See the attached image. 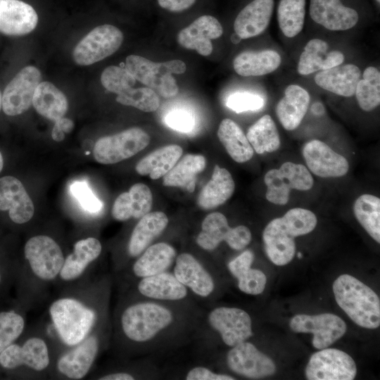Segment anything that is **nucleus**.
Segmentation results:
<instances>
[{
	"instance_id": "0eeeda50",
	"label": "nucleus",
	"mask_w": 380,
	"mask_h": 380,
	"mask_svg": "<svg viewBox=\"0 0 380 380\" xmlns=\"http://www.w3.org/2000/svg\"><path fill=\"white\" fill-rule=\"evenodd\" d=\"M122 41V32L114 25L97 26L75 46L73 60L79 65H90L113 54Z\"/></svg>"
},
{
	"instance_id": "f3484780",
	"label": "nucleus",
	"mask_w": 380,
	"mask_h": 380,
	"mask_svg": "<svg viewBox=\"0 0 380 380\" xmlns=\"http://www.w3.org/2000/svg\"><path fill=\"white\" fill-rule=\"evenodd\" d=\"M23 365L36 371H42L49 366L48 348L42 338H30L22 346L12 343L0 353L2 367L13 369Z\"/></svg>"
},
{
	"instance_id": "393cba45",
	"label": "nucleus",
	"mask_w": 380,
	"mask_h": 380,
	"mask_svg": "<svg viewBox=\"0 0 380 380\" xmlns=\"http://www.w3.org/2000/svg\"><path fill=\"white\" fill-rule=\"evenodd\" d=\"M152 203L153 196L148 186L137 183L128 192L117 197L113 205L112 215L118 221H126L132 217L140 219L151 211Z\"/></svg>"
},
{
	"instance_id": "4c0bfd02",
	"label": "nucleus",
	"mask_w": 380,
	"mask_h": 380,
	"mask_svg": "<svg viewBox=\"0 0 380 380\" xmlns=\"http://www.w3.org/2000/svg\"><path fill=\"white\" fill-rule=\"evenodd\" d=\"M217 134L226 151L235 162L243 163L250 160L253 156L254 151L246 135L232 120H222Z\"/></svg>"
},
{
	"instance_id": "603ef678",
	"label": "nucleus",
	"mask_w": 380,
	"mask_h": 380,
	"mask_svg": "<svg viewBox=\"0 0 380 380\" xmlns=\"http://www.w3.org/2000/svg\"><path fill=\"white\" fill-rule=\"evenodd\" d=\"M186 380H234L235 378L213 372L207 367L198 366L190 369L185 376Z\"/></svg>"
},
{
	"instance_id": "9b49d317",
	"label": "nucleus",
	"mask_w": 380,
	"mask_h": 380,
	"mask_svg": "<svg viewBox=\"0 0 380 380\" xmlns=\"http://www.w3.org/2000/svg\"><path fill=\"white\" fill-rule=\"evenodd\" d=\"M41 80V72L36 67L27 65L21 69L4 90L1 106L4 113L15 116L27 111L32 105L33 95Z\"/></svg>"
},
{
	"instance_id": "7c9ffc66",
	"label": "nucleus",
	"mask_w": 380,
	"mask_h": 380,
	"mask_svg": "<svg viewBox=\"0 0 380 380\" xmlns=\"http://www.w3.org/2000/svg\"><path fill=\"white\" fill-rule=\"evenodd\" d=\"M235 183L231 173L215 165L210 179L200 191L197 203L203 210H211L224 204L233 195Z\"/></svg>"
},
{
	"instance_id": "5fc2aeb1",
	"label": "nucleus",
	"mask_w": 380,
	"mask_h": 380,
	"mask_svg": "<svg viewBox=\"0 0 380 380\" xmlns=\"http://www.w3.org/2000/svg\"><path fill=\"white\" fill-rule=\"evenodd\" d=\"M196 0H158L160 7L171 12H181L190 8Z\"/></svg>"
},
{
	"instance_id": "79ce46f5",
	"label": "nucleus",
	"mask_w": 380,
	"mask_h": 380,
	"mask_svg": "<svg viewBox=\"0 0 380 380\" xmlns=\"http://www.w3.org/2000/svg\"><path fill=\"white\" fill-rule=\"evenodd\" d=\"M356 85L355 94L361 109L371 111L380 103V72L373 66L367 67Z\"/></svg>"
},
{
	"instance_id": "3c124183",
	"label": "nucleus",
	"mask_w": 380,
	"mask_h": 380,
	"mask_svg": "<svg viewBox=\"0 0 380 380\" xmlns=\"http://www.w3.org/2000/svg\"><path fill=\"white\" fill-rule=\"evenodd\" d=\"M165 121L169 127L182 132L191 131L195 125L194 115L189 111L182 109L170 111L166 115Z\"/></svg>"
},
{
	"instance_id": "6ab92c4d",
	"label": "nucleus",
	"mask_w": 380,
	"mask_h": 380,
	"mask_svg": "<svg viewBox=\"0 0 380 380\" xmlns=\"http://www.w3.org/2000/svg\"><path fill=\"white\" fill-rule=\"evenodd\" d=\"M173 274L186 289L201 298H208L215 289L213 277L191 254L182 253L176 256Z\"/></svg>"
},
{
	"instance_id": "c9c22d12",
	"label": "nucleus",
	"mask_w": 380,
	"mask_h": 380,
	"mask_svg": "<svg viewBox=\"0 0 380 380\" xmlns=\"http://www.w3.org/2000/svg\"><path fill=\"white\" fill-rule=\"evenodd\" d=\"M206 160L203 155H185L163 176L165 186L180 187L189 192L195 189L196 176L205 167Z\"/></svg>"
},
{
	"instance_id": "a878e982",
	"label": "nucleus",
	"mask_w": 380,
	"mask_h": 380,
	"mask_svg": "<svg viewBox=\"0 0 380 380\" xmlns=\"http://www.w3.org/2000/svg\"><path fill=\"white\" fill-rule=\"evenodd\" d=\"M328 44L320 39L310 40L300 56L297 70L300 75H308L324 70L343 63V53L337 50H329Z\"/></svg>"
},
{
	"instance_id": "c03bdc74",
	"label": "nucleus",
	"mask_w": 380,
	"mask_h": 380,
	"mask_svg": "<svg viewBox=\"0 0 380 380\" xmlns=\"http://www.w3.org/2000/svg\"><path fill=\"white\" fill-rule=\"evenodd\" d=\"M280 218L294 238L310 233L317 223L314 213L303 208H291Z\"/></svg>"
},
{
	"instance_id": "37998d69",
	"label": "nucleus",
	"mask_w": 380,
	"mask_h": 380,
	"mask_svg": "<svg viewBox=\"0 0 380 380\" xmlns=\"http://www.w3.org/2000/svg\"><path fill=\"white\" fill-rule=\"evenodd\" d=\"M116 101L122 105L132 106L144 112L156 111L160 106L157 93L149 87H132L118 94Z\"/></svg>"
},
{
	"instance_id": "c85d7f7f",
	"label": "nucleus",
	"mask_w": 380,
	"mask_h": 380,
	"mask_svg": "<svg viewBox=\"0 0 380 380\" xmlns=\"http://www.w3.org/2000/svg\"><path fill=\"white\" fill-rule=\"evenodd\" d=\"M137 289L144 296L157 300H180L188 294L186 287L173 274L166 271L141 278Z\"/></svg>"
},
{
	"instance_id": "864d4df0",
	"label": "nucleus",
	"mask_w": 380,
	"mask_h": 380,
	"mask_svg": "<svg viewBox=\"0 0 380 380\" xmlns=\"http://www.w3.org/2000/svg\"><path fill=\"white\" fill-rule=\"evenodd\" d=\"M254 260V253L250 250H246L229 261L228 269L230 273L236 278L243 270L251 267Z\"/></svg>"
},
{
	"instance_id": "a18cd8bd",
	"label": "nucleus",
	"mask_w": 380,
	"mask_h": 380,
	"mask_svg": "<svg viewBox=\"0 0 380 380\" xmlns=\"http://www.w3.org/2000/svg\"><path fill=\"white\" fill-rule=\"evenodd\" d=\"M101 82L108 91L120 94L132 88L136 80L125 68L110 65L102 72Z\"/></svg>"
},
{
	"instance_id": "72a5a7b5",
	"label": "nucleus",
	"mask_w": 380,
	"mask_h": 380,
	"mask_svg": "<svg viewBox=\"0 0 380 380\" xmlns=\"http://www.w3.org/2000/svg\"><path fill=\"white\" fill-rule=\"evenodd\" d=\"M102 246L96 238L89 237L75 243L73 252L64 260L60 271L61 277L71 281L79 277L88 265L101 254Z\"/></svg>"
},
{
	"instance_id": "bf43d9fd",
	"label": "nucleus",
	"mask_w": 380,
	"mask_h": 380,
	"mask_svg": "<svg viewBox=\"0 0 380 380\" xmlns=\"http://www.w3.org/2000/svg\"><path fill=\"white\" fill-rule=\"evenodd\" d=\"M51 137L53 140L61 141L63 140L65 133L60 129L57 126L54 125L52 129Z\"/></svg>"
},
{
	"instance_id": "cd10ccee",
	"label": "nucleus",
	"mask_w": 380,
	"mask_h": 380,
	"mask_svg": "<svg viewBox=\"0 0 380 380\" xmlns=\"http://www.w3.org/2000/svg\"><path fill=\"white\" fill-rule=\"evenodd\" d=\"M360 76V68L354 64L348 63L321 70L315 76L314 80L322 89L348 97L355 94Z\"/></svg>"
},
{
	"instance_id": "13d9d810",
	"label": "nucleus",
	"mask_w": 380,
	"mask_h": 380,
	"mask_svg": "<svg viewBox=\"0 0 380 380\" xmlns=\"http://www.w3.org/2000/svg\"><path fill=\"white\" fill-rule=\"evenodd\" d=\"M100 380H133L134 377L127 372H116L105 375Z\"/></svg>"
},
{
	"instance_id": "39448f33",
	"label": "nucleus",
	"mask_w": 380,
	"mask_h": 380,
	"mask_svg": "<svg viewBox=\"0 0 380 380\" xmlns=\"http://www.w3.org/2000/svg\"><path fill=\"white\" fill-rule=\"evenodd\" d=\"M252 234L244 225L231 227L221 213L208 214L203 220L196 243L203 250L213 251L224 241L232 249L241 251L251 242Z\"/></svg>"
},
{
	"instance_id": "20e7f679",
	"label": "nucleus",
	"mask_w": 380,
	"mask_h": 380,
	"mask_svg": "<svg viewBox=\"0 0 380 380\" xmlns=\"http://www.w3.org/2000/svg\"><path fill=\"white\" fill-rule=\"evenodd\" d=\"M264 182L267 186L266 199L278 205H286L292 189L308 191L314 185L313 177L308 167L293 162L284 163L279 169L266 172Z\"/></svg>"
},
{
	"instance_id": "49530a36",
	"label": "nucleus",
	"mask_w": 380,
	"mask_h": 380,
	"mask_svg": "<svg viewBox=\"0 0 380 380\" xmlns=\"http://www.w3.org/2000/svg\"><path fill=\"white\" fill-rule=\"evenodd\" d=\"M23 317L14 312H0V353L12 344L22 334Z\"/></svg>"
},
{
	"instance_id": "69168bd1",
	"label": "nucleus",
	"mask_w": 380,
	"mask_h": 380,
	"mask_svg": "<svg viewBox=\"0 0 380 380\" xmlns=\"http://www.w3.org/2000/svg\"><path fill=\"white\" fill-rule=\"evenodd\" d=\"M298 257H299L300 258H302V254H301V253H298Z\"/></svg>"
},
{
	"instance_id": "ddd939ff",
	"label": "nucleus",
	"mask_w": 380,
	"mask_h": 380,
	"mask_svg": "<svg viewBox=\"0 0 380 380\" xmlns=\"http://www.w3.org/2000/svg\"><path fill=\"white\" fill-rule=\"evenodd\" d=\"M208 321L210 326L219 333L222 341L231 348L253 336L251 318L240 308H216L209 313Z\"/></svg>"
},
{
	"instance_id": "a19ab883",
	"label": "nucleus",
	"mask_w": 380,
	"mask_h": 380,
	"mask_svg": "<svg viewBox=\"0 0 380 380\" xmlns=\"http://www.w3.org/2000/svg\"><path fill=\"white\" fill-rule=\"evenodd\" d=\"M305 0H280L277 8L279 28L287 37H293L303 30Z\"/></svg>"
},
{
	"instance_id": "338daca9",
	"label": "nucleus",
	"mask_w": 380,
	"mask_h": 380,
	"mask_svg": "<svg viewBox=\"0 0 380 380\" xmlns=\"http://www.w3.org/2000/svg\"><path fill=\"white\" fill-rule=\"evenodd\" d=\"M376 1H378L379 3L380 0H376Z\"/></svg>"
},
{
	"instance_id": "1a4fd4ad",
	"label": "nucleus",
	"mask_w": 380,
	"mask_h": 380,
	"mask_svg": "<svg viewBox=\"0 0 380 380\" xmlns=\"http://www.w3.org/2000/svg\"><path fill=\"white\" fill-rule=\"evenodd\" d=\"M289 326L296 333L312 334V346L319 350L329 347L340 339L347 329L345 322L331 313L296 315L291 319Z\"/></svg>"
},
{
	"instance_id": "473e14b6",
	"label": "nucleus",
	"mask_w": 380,
	"mask_h": 380,
	"mask_svg": "<svg viewBox=\"0 0 380 380\" xmlns=\"http://www.w3.org/2000/svg\"><path fill=\"white\" fill-rule=\"evenodd\" d=\"M281 62L280 55L274 50L245 51L234 58L233 67L241 76H261L276 70Z\"/></svg>"
},
{
	"instance_id": "6e6552de",
	"label": "nucleus",
	"mask_w": 380,
	"mask_h": 380,
	"mask_svg": "<svg viewBox=\"0 0 380 380\" xmlns=\"http://www.w3.org/2000/svg\"><path fill=\"white\" fill-rule=\"evenodd\" d=\"M357 373L353 359L336 348H323L313 353L305 367L309 380H352Z\"/></svg>"
},
{
	"instance_id": "f704fd0d",
	"label": "nucleus",
	"mask_w": 380,
	"mask_h": 380,
	"mask_svg": "<svg viewBox=\"0 0 380 380\" xmlns=\"http://www.w3.org/2000/svg\"><path fill=\"white\" fill-rule=\"evenodd\" d=\"M32 106L42 116L56 121L64 117L68 109L65 94L50 82H41L32 99Z\"/></svg>"
},
{
	"instance_id": "4be33fe9",
	"label": "nucleus",
	"mask_w": 380,
	"mask_h": 380,
	"mask_svg": "<svg viewBox=\"0 0 380 380\" xmlns=\"http://www.w3.org/2000/svg\"><path fill=\"white\" fill-rule=\"evenodd\" d=\"M294 239L280 217L272 220L262 232L265 253L270 261L278 266L287 265L293 260L296 253Z\"/></svg>"
},
{
	"instance_id": "a211bd4d",
	"label": "nucleus",
	"mask_w": 380,
	"mask_h": 380,
	"mask_svg": "<svg viewBox=\"0 0 380 380\" xmlns=\"http://www.w3.org/2000/svg\"><path fill=\"white\" fill-rule=\"evenodd\" d=\"M0 210H8L11 220L17 224L25 223L33 217V203L23 184L16 177L0 178Z\"/></svg>"
},
{
	"instance_id": "8fccbe9b",
	"label": "nucleus",
	"mask_w": 380,
	"mask_h": 380,
	"mask_svg": "<svg viewBox=\"0 0 380 380\" xmlns=\"http://www.w3.org/2000/svg\"><path fill=\"white\" fill-rule=\"evenodd\" d=\"M70 191L86 211L97 213L102 208L101 201L94 195L87 182H75L70 185Z\"/></svg>"
},
{
	"instance_id": "412c9836",
	"label": "nucleus",
	"mask_w": 380,
	"mask_h": 380,
	"mask_svg": "<svg viewBox=\"0 0 380 380\" xmlns=\"http://www.w3.org/2000/svg\"><path fill=\"white\" fill-rule=\"evenodd\" d=\"M310 15L315 23L332 31L349 30L359 20L357 12L341 0H310Z\"/></svg>"
},
{
	"instance_id": "bb28decb",
	"label": "nucleus",
	"mask_w": 380,
	"mask_h": 380,
	"mask_svg": "<svg viewBox=\"0 0 380 380\" xmlns=\"http://www.w3.org/2000/svg\"><path fill=\"white\" fill-rule=\"evenodd\" d=\"M310 101L308 92L296 84L289 85L284 96L279 100L275 108L277 116L283 126L289 131L296 129L305 117Z\"/></svg>"
},
{
	"instance_id": "774afa93",
	"label": "nucleus",
	"mask_w": 380,
	"mask_h": 380,
	"mask_svg": "<svg viewBox=\"0 0 380 380\" xmlns=\"http://www.w3.org/2000/svg\"><path fill=\"white\" fill-rule=\"evenodd\" d=\"M0 281H1V276H0Z\"/></svg>"
},
{
	"instance_id": "e433bc0d",
	"label": "nucleus",
	"mask_w": 380,
	"mask_h": 380,
	"mask_svg": "<svg viewBox=\"0 0 380 380\" xmlns=\"http://www.w3.org/2000/svg\"><path fill=\"white\" fill-rule=\"evenodd\" d=\"M183 153L176 144L160 147L141 158L136 165L137 172L152 179L163 177L177 163Z\"/></svg>"
},
{
	"instance_id": "2eb2a0df",
	"label": "nucleus",
	"mask_w": 380,
	"mask_h": 380,
	"mask_svg": "<svg viewBox=\"0 0 380 380\" xmlns=\"http://www.w3.org/2000/svg\"><path fill=\"white\" fill-rule=\"evenodd\" d=\"M303 156L309 171L319 177H340L349 170L348 160L318 139L304 145Z\"/></svg>"
},
{
	"instance_id": "f8f14e48",
	"label": "nucleus",
	"mask_w": 380,
	"mask_h": 380,
	"mask_svg": "<svg viewBox=\"0 0 380 380\" xmlns=\"http://www.w3.org/2000/svg\"><path fill=\"white\" fill-rule=\"evenodd\" d=\"M125 68L142 84L164 98L176 96L179 89L176 80L164 63H155L137 55L126 58Z\"/></svg>"
},
{
	"instance_id": "dca6fc26",
	"label": "nucleus",
	"mask_w": 380,
	"mask_h": 380,
	"mask_svg": "<svg viewBox=\"0 0 380 380\" xmlns=\"http://www.w3.org/2000/svg\"><path fill=\"white\" fill-rule=\"evenodd\" d=\"M223 29L217 18L204 15L182 29L177 37L178 44L184 49L195 50L201 56H209L213 51L212 39L222 36Z\"/></svg>"
},
{
	"instance_id": "9d476101",
	"label": "nucleus",
	"mask_w": 380,
	"mask_h": 380,
	"mask_svg": "<svg viewBox=\"0 0 380 380\" xmlns=\"http://www.w3.org/2000/svg\"><path fill=\"white\" fill-rule=\"evenodd\" d=\"M25 256L33 273L43 280H51L60 272L64 256L59 245L51 237L38 235L25 246Z\"/></svg>"
},
{
	"instance_id": "aec40b11",
	"label": "nucleus",
	"mask_w": 380,
	"mask_h": 380,
	"mask_svg": "<svg viewBox=\"0 0 380 380\" xmlns=\"http://www.w3.org/2000/svg\"><path fill=\"white\" fill-rule=\"evenodd\" d=\"M38 15L30 4L20 0H0V32L22 36L33 31Z\"/></svg>"
},
{
	"instance_id": "680f3d73",
	"label": "nucleus",
	"mask_w": 380,
	"mask_h": 380,
	"mask_svg": "<svg viewBox=\"0 0 380 380\" xmlns=\"http://www.w3.org/2000/svg\"><path fill=\"white\" fill-rule=\"evenodd\" d=\"M241 39L235 32L232 35L231 40L234 44L239 43Z\"/></svg>"
},
{
	"instance_id": "f03ea898",
	"label": "nucleus",
	"mask_w": 380,
	"mask_h": 380,
	"mask_svg": "<svg viewBox=\"0 0 380 380\" xmlns=\"http://www.w3.org/2000/svg\"><path fill=\"white\" fill-rule=\"evenodd\" d=\"M175 314L166 306L155 302H141L128 306L121 315L124 334L136 343H146L167 329Z\"/></svg>"
},
{
	"instance_id": "ea45409f",
	"label": "nucleus",
	"mask_w": 380,
	"mask_h": 380,
	"mask_svg": "<svg viewBox=\"0 0 380 380\" xmlns=\"http://www.w3.org/2000/svg\"><path fill=\"white\" fill-rule=\"evenodd\" d=\"M355 218L367 234L380 242V198L372 194H362L354 202Z\"/></svg>"
},
{
	"instance_id": "58836bf2",
	"label": "nucleus",
	"mask_w": 380,
	"mask_h": 380,
	"mask_svg": "<svg viewBox=\"0 0 380 380\" xmlns=\"http://www.w3.org/2000/svg\"><path fill=\"white\" fill-rule=\"evenodd\" d=\"M246 137L253 151L258 154L276 151L281 145L278 129L269 115L262 116L251 126Z\"/></svg>"
},
{
	"instance_id": "6e6d98bb",
	"label": "nucleus",
	"mask_w": 380,
	"mask_h": 380,
	"mask_svg": "<svg viewBox=\"0 0 380 380\" xmlns=\"http://www.w3.org/2000/svg\"><path fill=\"white\" fill-rule=\"evenodd\" d=\"M165 63L172 74H182L186 70V65L181 60H171L165 62Z\"/></svg>"
},
{
	"instance_id": "09e8293b",
	"label": "nucleus",
	"mask_w": 380,
	"mask_h": 380,
	"mask_svg": "<svg viewBox=\"0 0 380 380\" xmlns=\"http://www.w3.org/2000/svg\"><path fill=\"white\" fill-rule=\"evenodd\" d=\"M264 104L265 101L261 96L248 91L235 92L226 101L227 106L237 113L260 110Z\"/></svg>"
},
{
	"instance_id": "5701e85b",
	"label": "nucleus",
	"mask_w": 380,
	"mask_h": 380,
	"mask_svg": "<svg viewBox=\"0 0 380 380\" xmlns=\"http://www.w3.org/2000/svg\"><path fill=\"white\" fill-rule=\"evenodd\" d=\"M274 0H253L246 6L234 23L235 33L246 39L262 33L270 24Z\"/></svg>"
},
{
	"instance_id": "7ed1b4c3",
	"label": "nucleus",
	"mask_w": 380,
	"mask_h": 380,
	"mask_svg": "<svg viewBox=\"0 0 380 380\" xmlns=\"http://www.w3.org/2000/svg\"><path fill=\"white\" fill-rule=\"evenodd\" d=\"M49 313L61 338L68 346H75L82 341L96 318L92 310L72 298L54 301L50 306Z\"/></svg>"
},
{
	"instance_id": "0e129e2a",
	"label": "nucleus",
	"mask_w": 380,
	"mask_h": 380,
	"mask_svg": "<svg viewBox=\"0 0 380 380\" xmlns=\"http://www.w3.org/2000/svg\"><path fill=\"white\" fill-rule=\"evenodd\" d=\"M1 95L0 92V109H1Z\"/></svg>"
},
{
	"instance_id": "b1692460",
	"label": "nucleus",
	"mask_w": 380,
	"mask_h": 380,
	"mask_svg": "<svg viewBox=\"0 0 380 380\" xmlns=\"http://www.w3.org/2000/svg\"><path fill=\"white\" fill-rule=\"evenodd\" d=\"M98 350L99 342L95 336L85 338L58 359V371L71 379H82L89 371Z\"/></svg>"
},
{
	"instance_id": "423d86ee",
	"label": "nucleus",
	"mask_w": 380,
	"mask_h": 380,
	"mask_svg": "<svg viewBox=\"0 0 380 380\" xmlns=\"http://www.w3.org/2000/svg\"><path fill=\"white\" fill-rule=\"evenodd\" d=\"M150 137L139 127H131L114 135L99 139L94 147L95 160L101 164H114L129 158L145 148Z\"/></svg>"
},
{
	"instance_id": "4d7b16f0",
	"label": "nucleus",
	"mask_w": 380,
	"mask_h": 380,
	"mask_svg": "<svg viewBox=\"0 0 380 380\" xmlns=\"http://www.w3.org/2000/svg\"><path fill=\"white\" fill-rule=\"evenodd\" d=\"M54 125L57 126L64 133H70L74 128L73 121L64 117L55 121Z\"/></svg>"
},
{
	"instance_id": "2f4dec72",
	"label": "nucleus",
	"mask_w": 380,
	"mask_h": 380,
	"mask_svg": "<svg viewBox=\"0 0 380 380\" xmlns=\"http://www.w3.org/2000/svg\"><path fill=\"white\" fill-rule=\"evenodd\" d=\"M177 256L171 245L159 242L147 247L133 265V273L139 278L155 275L165 272L173 263Z\"/></svg>"
},
{
	"instance_id": "4468645a",
	"label": "nucleus",
	"mask_w": 380,
	"mask_h": 380,
	"mask_svg": "<svg viewBox=\"0 0 380 380\" xmlns=\"http://www.w3.org/2000/svg\"><path fill=\"white\" fill-rule=\"evenodd\" d=\"M227 364L234 373L249 379L264 378L276 372L272 360L246 341L232 347L227 355Z\"/></svg>"
},
{
	"instance_id": "c756f323",
	"label": "nucleus",
	"mask_w": 380,
	"mask_h": 380,
	"mask_svg": "<svg viewBox=\"0 0 380 380\" xmlns=\"http://www.w3.org/2000/svg\"><path fill=\"white\" fill-rule=\"evenodd\" d=\"M168 222L167 215L160 211L149 212L141 217L129 238V255L139 256L165 230Z\"/></svg>"
},
{
	"instance_id": "de8ad7c7",
	"label": "nucleus",
	"mask_w": 380,
	"mask_h": 380,
	"mask_svg": "<svg viewBox=\"0 0 380 380\" xmlns=\"http://www.w3.org/2000/svg\"><path fill=\"white\" fill-rule=\"evenodd\" d=\"M238 287L243 293L258 295L265 290L267 283L265 274L260 270L248 267L238 277Z\"/></svg>"
},
{
	"instance_id": "f257e3e1",
	"label": "nucleus",
	"mask_w": 380,
	"mask_h": 380,
	"mask_svg": "<svg viewBox=\"0 0 380 380\" xmlns=\"http://www.w3.org/2000/svg\"><path fill=\"white\" fill-rule=\"evenodd\" d=\"M332 288L337 304L357 325L379 327L380 300L371 288L350 274L340 275Z\"/></svg>"
},
{
	"instance_id": "052dcab7",
	"label": "nucleus",
	"mask_w": 380,
	"mask_h": 380,
	"mask_svg": "<svg viewBox=\"0 0 380 380\" xmlns=\"http://www.w3.org/2000/svg\"><path fill=\"white\" fill-rule=\"evenodd\" d=\"M312 111L316 115H321L324 113V108L322 103H315L311 108Z\"/></svg>"
},
{
	"instance_id": "e2e57ef3",
	"label": "nucleus",
	"mask_w": 380,
	"mask_h": 380,
	"mask_svg": "<svg viewBox=\"0 0 380 380\" xmlns=\"http://www.w3.org/2000/svg\"><path fill=\"white\" fill-rule=\"evenodd\" d=\"M3 167H4V158H3L2 154H1V153L0 151V172L3 169Z\"/></svg>"
}]
</instances>
